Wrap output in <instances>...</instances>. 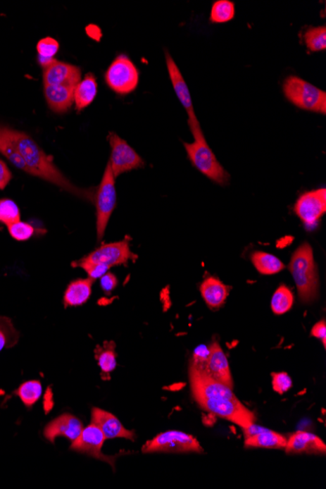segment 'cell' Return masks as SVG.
Returning a JSON list of instances; mask_svg holds the SVG:
<instances>
[{
	"label": "cell",
	"instance_id": "1",
	"mask_svg": "<svg viewBox=\"0 0 326 489\" xmlns=\"http://www.w3.org/2000/svg\"><path fill=\"white\" fill-rule=\"evenodd\" d=\"M0 130L13 144L15 148L19 151L20 156L24 159L27 166V173L39 177L49 183L56 185L57 187L70 192L73 196L93 204L94 190L80 189L75 186L69 179L65 178V175L53 163L52 159L43 151L32 137L7 126L0 125Z\"/></svg>",
	"mask_w": 326,
	"mask_h": 489
},
{
	"label": "cell",
	"instance_id": "2",
	"mask_svg": "<svg viewBox=\"0 0 326 489\" xmlns=\"http://www.w3.org/2000/svg\"><path fill=\"white\" fill-rule=\"evenodd\" d=\"M289 271L296 285L301 302L315 301L320 290L317 266L313 259V248L305 242L293 253Z\"/></svg>",
	"mask_w": 326,
	"mask_h": 489
},
{
	"label": "cell",
	"instance_id": "3",
	"mask_svg": "<svg viewBox=\"0 0 326 489\" xmlns=\"http://www.w3.org/2000/svg\"><path fill=\"white\" fill-rule=\"evenodd\" d=\"M191 132L194 135V143H184L189 161L199 172L214 183L220 186H226L230 182V174L225 171L224 167L215 156L213 151L207 144L201 126L193 129Z\"/></svg>",
	"mask_w": 326,
	"mask_h": 489
},
{
	"label": "cell",
	"instance_id": "4",
	"mask_svg": "<svg viewBox=\"0 0 326 489\" xmlns=\"http://www.w3.org/2000/svg\"><path fill=\"white\" fill-rule=\"evenodd\" d=\"M282 92L292 105L312 113H326V92L296 75H289L282 85Z\"/></svg>",
	"mask_w": 326,
	"mask_h": 489
},
{
	"label": "cell",
	"instance_id": "5",
	"mask_svg": "<svg viewBox=\"0 0 326 489\" xmlns=\"http://www.w3.org/2000/svg\"><path fill=\"white\" fill-rule=\"evenodd\" d=\"M115 177L110 163L107 164L99 187H96L94 202L96 207V228L98 240H102L113 210L116 206Z\"/></svg>",
	"mask_w": 326,
	"mask_h": 489
},
{
	"label": "cell",
	"instance_id": "6",
	"mask_svg": "<svg viewBox=\"0 0 326 489\" xmlns=\"http://www.w3.org/2000/svg\"><path fill=\"white\" fill-rule=\"evenodd\" d=\"M140 80L137 67L126 55H120L113 61L105 73L106 83L118 95H127L136 90Z\"/></svg>",
	"mask_w": 326,
	"mask_h": 489
},
{
	"label": "cell",
	"instance_id": "7",
	"mask_svg": "<svg viewBox=\"0 0 326 489\" xmlns=\"http://www.w3.org/2000/svg\"><path fill=\"white\" fill-rule=\"evenodd\" d=\"M142 451L144 453H202L203 448L199 440L192 435L180 431H168L146 442Z\"/></svg>",
	"mask_w": 326,
	"mask_h": 489
},
{
	"label": "cell",
	"instance_id": "8",
	"mask_svg": "<svg viewBox=\"0 0 326 489\" xmlns=\"http://www.w3.org/2000/svg\"><path fill=\"white\" fill-rule=\"evenodd\" d=\"M202 409L216 416L229 420L242 429L255 422L254 413L246 409L239 400L225 399H201L196 400Z\"/></svg>",
	"mask_w": 326,
	"mask_h": 489
},
{
	"label": "cell",
	"instance_id": "9",
	"mask_svg": "<svg viewBox=\"0 0 326 489\" xmlns=\"http://www.w3.org/2000/svg\"><path fill=\"white\" fill-rule=\"evenodd\" d=\"M108 142L112 149L108 163L115 178L125 172L143 168L145 166V162L135 149L131 148L127 142L121 139L118 134H108Z\"/></svg>",
	"mask_w": 326,
	"mask_h": 489
},
{
	"label": "cell",
	"instance_id": "10",
	"mask_svg": "<svg viewBox=\"0 0 326 489\" xmlns=\"http://www.w3.org/2000/svg\"><path fill=\"white\" fill-rule=\"evenodd\" d=\"M189 383L194 400L225 399L239 400L231 388L207 376L203 372L189 366Z\"/></svg>",
	"mask_w": 326,
	"mask_h": 489
},
{
	"label": "cell",
	"instance_id": "11",
	"mask_svg": "<svg viewBox=\"0 0 326 489\" xmlns=\"http://www.w3.org/2000/svg\"><path fill=\"white\" fill-rule=\"evenodd\" d=\"M136 256L131 252L127 238L123 242L108 243L97 248L77 262L86 264H99L112 268L113 266L127 264Z\"/></svg>",
	"mask_w": 326,
	"mask_h": 489
},
{
	"label": "cell",
	"instance_id": "12",
	"mask_svg": "<svg viewBox=\"0 0 326 489\" xmlns=\"http://www.w3.org/2000/svg\"><path fill=\"white\" fill-rule=\"evenodd\" d=\"M294 211L307 227H313L326 213L325 187L304 192L295 204Z\"/></svg>",
	"mask_w": 326,
	"mask_h": 489
},
{
	"label": "cell",
	"instance_id": "13",
	"mask_svg": "<svg viewBox=\"0 0 326 489\" xmlns=\"http://www.w3.org/2000/svg\"><path fill=\"white\" fill-rule=\"evenodd\" d=\"M105 440L106 438L102 431L99 429V427L91 423L88 427L83 428L80 437L72 442L70 450L83 453V454L90 456V457L96 458V459L105 461V462L110 464L113 468H115L116 456L103 454L102 447Z\"/></svg>",
	"mask_w": 326,
	"mask_h": 489
},
{
	"label": "cell",
	"instance_id": "14",
	"mask_svg": "<svg viewBox=\"0 0 326 489\" xmlns=\"http://www.w3.org/2000/svg\"><path fill=\"white\" fill-rule=\"evenodd\" d=\"M194 369H199L211 378L234 390V381H232L229 361L218 342H212L208 347V356L206 362L201 367H194Z\"/></svg>",
	"mask_w": 326,
	"mask_h": 489
},
{
	"label": "cell",
	"instance_id": "15",
	"mask_svg": "<svg viewBox=\"0 0 326 489\" xmlns=\"http://www.w3.org/2000/svg\"><path fill=\"white\" fill-rule=\"evenodd\" d=\"M165 60L172 86H173L177 97H178L179 101H180L184 110L187 111L189 129L193 130V129L201 126V123H199L196 113H194L193 101H192V96L191 93H189L188 85H187L186 80H184L175 61L169 54L168 51H165Z\"/></svg>",
	"mask_w": 326,
	"mask_h": 489
},
{
	"label": "cell",
	"instance_id": "16",
	"mask_svg": "<svg viewBox=\"0 0 326 489\" xmlns=\"http://www.w3.org/2000/svg\"><path fill=\"white\" fill-rule=\"evenodd\" d=\"M82 78V70L77 66L53 60L47 67L43 68L44 85L77 86Z\"/></svg>",
	"mask_w": 326,
	"mask_h": 489
},
{
	"label": "cell",
	"instance_id": "17",
	"mask_svg": "<svg viewBox=\"0 0 326 489\" xmlns=\"http://www.w3.org/2000/svg\"><path fill=\"white\" fill-rule=\"evenodd\" d=\"M284 450L287 454L325 455L326 445L317 435L300 431L287 438Z\"/></svg>",
	"mask_w": 326,
	"mask_h": 489
},
{
	"label": "cell",
	"instance_id": "18",
	"mask_svg": "<svg viewBox=\"0 0 326 489\" xmlns=\"http://www.w3.org/2000/svg\"><path fill=\"white\" fill-rule=\"evenodd\" d=\"M91 423L99 427L102 431L106 440L123 438L129 440H135V434L133 431H129L123 427L120 420L112 413L105 411L100 409H93L91 414Z\"/></svg>",
	"mask_w": 326,
	"mask_h": 489
},
{
	"label": "cell",
	"instance_id": "19",
	"mask_svg": "<svg viewBox=\"0 0 326 489\" xmlns=\"http://www.w3.org/2000/svg\"><path fill=\"white\" fill-rule=\"evenodd\" d=\"M83 430L82 423L78 418L73 415L65 414L53 420L45 427L44 437L49 442H54L55 438L58 437H65L70 442H75Z\"/></svg>",
	"mask_w": 326,
	"mask_h": 489
},
{
	"label": "cell",
	"instance_id": "20",
	"mask_svg": "<svg viewBox=\"0 0 326 489\" xmlns=\"http://www.w3.org/2000/svg\"><path fill=\"white\" fill-rule=\"evenodd\" d=\"M75 88L73 85H44L48 106L55 113H67L75 102Z\"/></svg>",
	"mask_w": 326,
	"mask_h": 489
},
{
	"label": "cell",
	"instance_id": "21",
	"mask_svg": "<svg viewBox=\"0 0 326 489\" xmlns=\"http://www.w3.org/2000/svg\"><path fill=\"white\" fill-rule=\"evenodd\" d=\"M201 297L211 309H218L226 302L229 288L218 278H206L201 285Z\"/></svg>",
	"mask_w": 326,
	"mask_h": 489
},
{
	"label": "cell",
	"instance_id": "22",
	"mask_svg": "<svg viewBox=\"0 0 326 489\" xmlns=\"http://www.w3.org/2000/svg\"><path fill=\"white\" fill-rule=\"evenodd\" d=\"M287 438L268 429L244 438V447L246 448H265V450H284Z\"/></svg>",
	"mask_w": 326,
	"mask_h": 489
},
{
	"label": "cell",
	"instance_id": "23",
	"mask_svg": "<svg viewBox=\"0 0 326 489\" xmlns=\"http://www.w3.org/2000/svg\"><path fill=\"white\" fill-rule=\"evenodd\" d=\"M92 278H82L73 281L68 286L64 295V305L68 307L82 306L87 302L92 294Z\"/></svg>",
	"mask_w": 326,
	"mask_h": 489
},
{
	"label": "cell",
	"instance_id": "24",
	"mask_svg": "<svg viewBox=\"0 0 326 489\" xmlns=\"http://www.w3.org/2000/svg\"><path fill=\"white\" fill-rule=\"evenodd\" d=\"M98 85L95 75L87 73L75 88V103L77 111H82L92 104L97 95Z\"/></svg>",
	"mask_w": 326,
	"mask_h": 489
},
{
	"label": "cell",
	"instance_id": "25",
	"mask_svg": "<svg viewBox=\"0 0 326 489\" xmlns=\"http://www.w3.org/2000/svg\"><path fill=\"white\" fill-rule=\"evenodd\" d=\"M252 264L255 268L265 276L275 275L284 270V264L270 253L258 252L251 255Z\"/></svg>",
	"mask_w": 326,
	"mask_h": 489
},
{
	"label": "cell",
	"instance_id": "26",
	"mask_svg": "<svg viewBox=\"0 0 326 489\" xmlns=\"http://www.w3.org/2000/svg\"><path fill=\"white\" fill-rule=\"evenodd\" d=\"M293 303L294 296L291 290L287 285H282L272 295L270 308L275 315H284L288 311L291 310Z\"/></svg>",
	"mask_w": 326,
	"mask_h": 489
},
{
	"label": "cell",
	"instance_id": "27",
	"mask_svg": "<svg viewBox=\"0 0 326 489\" xmlns=\"http://www.w3.org/2000/svg\"><path fill=\"white\" fill-rule=\"evenodd\" d=\"M236 16V5L231 0H217L211 7L209 21L213 24H224Z\"/></svg>",
	"mask_w": 326,
	"mask_h": 489
},
{
	"label": "cell",
	"instance_id": "28",
	"mask_svg": "<svg viewBox=\"0 0 326 489\" xmlns=\"http://www.w3.org/2000/svg\"><path fill=\"white\" fill-rule=\"evenodd\" d=\"M303 39L311 52L325 51L326 49L325 26L308 27L303 34Z\"/></svg>",
	"mask_w": 326,
	"mask_h": 489
},
{
	"label": "cell",
	"instance_id": "29",
	"mask_svg": "<svg viewBox=\"0 0 326 489\" xmlns=\"http://www.w3.org/2000/svg\"><path fill=\"white\" fill-rule=\"evenodd\" d=\"M16 394L26 407H32L42 397V383L37 380L25 382L17 390Z\"/></svg>",
	"mask_w": 326,
	"mask_h": 489
},
{
	"label": "cell",
	"instance_id": "30",
	"mask_svg": "<svg viewBox=\"0 0 326 489\" xmlns=\"http://www.w3.org/2000/svg\"><path fill=\"white\" fill-rule=\"evenodd\" d=\"M115 347V344L113 342H107V343H105V346L96 351L98 364H99L101 371L104 373H111L115 369L116 354Z\"/></svg>",
	"mask_w": 326,
	"mask_h": 489
},
{
	"label": "cell",
	"instance_id": "31",
	"mask_svg": "<svg viewBox=\"0 0 326 489\" xmlns=\"http://www.w3.org/2000/svg\"><path fill=\"white\" fill-rule=\"evenodd\" d=\"M37 49V53H39V63L43 68H45L54 60V56L59 50V43L56 39L46 37V39L39 40Z\"/></svg>",
	"mask_w": 326,
	"mask_h": 489
},
{
	"label": "cell",
	"instance_id": "32",
	"mask_svg": "<svg viewBox=\"0 0 326 489\" xmlns=\"http://www.w3.org/2000/svg\"><path fill=\"white\" fill-rule=\"evenodd\" d=\"M0 154H4L5 158L8 159L15 167L27 172V166L24 159L20 156L19 151L15 148L13 144L1 132V130H0Z\"/></svg>",
	"mask_w": 326,
	"mask_h": 489
},
{
	"label": "cell",
	"instance_id": "33",
	"mask_svg": "<svg viewBox=\"0 0 326 489\" xmlns=\"http://www.w3.org/2000/svg\"><path fill=\"white\" fill-rule=\"evenodd\" d=\"M21 219V213L19 207L13 200L4 199H0V223L8 227Z\"/></svg>",
	"mask_w": 326,
	"mask_h": 489
},
{
	"label": "cell",
	"instance_id": "34",
	"mask_svg": "<svg viewBox=\"0 0 326 489\" xmlns=\"http://www.w3.org/2000/svg\"><path fill=\"white\" fill-rule=\"evenodd\" d=\"M8 232L14 240L18 242H25L34 235L35 228L29 223L18 221L8 225Z\"/></svg>",
	"mask_w": 326,
	"mask_h": 489
},
{
	"label": "cell",
	"instance_id": "35",
	"mask_svg": "<svg viewBox=\"0 0 326 489\" xmlns=\"http://www.w3.org/2000/svg\"><path fill=\"white\" fill-rule=\"evenodd\" d=\"M272 389L277 394L284 395L292 388V379L287 372L272 373Z\"/></svg>",
	"mask_w": 326,
	"mask_h": 489
},
{
	"label": "cell",
	"instance_id": "36",
	"mask_svg": "<svg viewBox=\"0 0 326 489\" xmlns=\"http://www.w3.org/2000/svg\"><path fill=\"white\" fill-rule=\"evenodd\" d=\"M73 267H80L83 268L86 273H87L88 277L92 278V280H97V278H101L103 276L108 272L110 268L106 267V266L99 264H86V263H80L75 261L73 263Z\"/></svg>",
	"mask_w": 326,
	"mask_h": 489
},
{
	"label": "cell",
	"instance_id": "37",
	"mask_svg": "<svg viewBox=\"0 0 326 489\" xmlns=\"http://www.w3.org/2000/svg\"><path fill=\"white\" fill-rule=\"evenodd\" d=\"M4 321V318H0V352L8 344L9 338L11 337V332L9 331L14 330L7 319H5V323Z\"/></svg>",
	"mask_w": 326,
	"mask_h": 489
},
{
	"label": "cell",
	"instance_id": "38",
	"mask_svg": "<svg viewBox=\"0 0 326 489\" xmlns=\"http://www.w3.org/2000/svg\"><path fill=\"white\" fill-rule=\"evenodd\" d=\"M118 278H116L115 276L112 273H107L101 278V287H102L105 293H112V291L115 290L116 286H118Z\"/></svg>",
	"mask_w": 326,
	"mask_h": 489
},
{
	"label": "cell",
	"instance_id": "39",
	"mask_svg": "<svg viewBox=\"0 0 326 489\" xmlns=\"http://www.w3.org/2000/svg\"><path fill=\"white\" fill-rule=\"evenodd\" d=\"M311 335L315 337V338L322 340L323 347L326 346V323L325 319L318 321L313 326L312 331H311Z\"/></svg>",
	"mask_w": 326,
	"mask_h": 489
},
{
	"label": "cell",
	"instance_id": "40",
	"mask_svg": "<svg viewBox=\"0 0 326 489\" xmlns=\"http://www.w3.org/2000/svg\"><path fill=\"white\" fill-rule=\"evenodd\" d=\"M12 179V173L4 161L0 159V190H4Z\"/></svg>",
	"mask_w": 326,
	"mask_h": 489
},
{
	"label": "cell",
	"instance_id": "41",
	"mask_svg": "<svg viewBox=\"0 0 326 489\" xmlns=\"http://www.w3.org/2000/svg\"><path fill=\"white\" fill-rule=\"evenodd\" d=\"M54 407V400H53V394L51 389H48L45 394L44 402H43V407H44L45 413H49Z\"/></svg>",
	"mask_w": 326,
	"mask_h": 489
}]
</instances>
